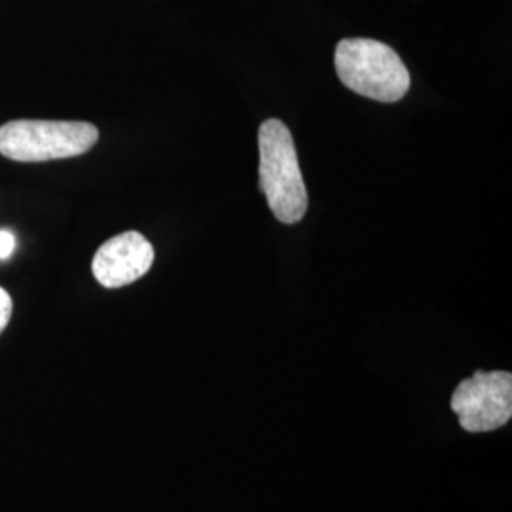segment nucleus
Masks as SVG:
<instances>
[{
    "mask_svg": "<svg viewBox=\"0 0 512 512\" xmlns=\"http://www.w3.org/2000/svg\"><path fill=\"white\" fill-rule=\"evenodd\" d=\"M258 150L260 188L275 219L296 224L308 211V190L291 131L281 120H266L258 129Z\"/></svg>",
    "mask_w": 512,
    "mask_h": 512,
    "instance_id": "f257e3e1",
    "label": "nucleus"
},
{
    "mask_svg": "<svg viewBox=\"0 0 512 512\" xmlns=\"http://www.w3.org/2000/svg\"><path fill=\"white\" fill-rule=\"evenodd\" d=\"M334 65L342 84L380 103H397L410 90V73L399 54L372 38H346L336 46Z\"/></svg>",
    "mask_w": 512,
    "mask_h": 512,
    "instance_id": "f03ea898",
    "label": "nucleus"
},
{
    "mask_svg": "<svg viewBox=\"0 0 512 512\" xmlns=\"http://www.w3.org/2000/svg\"><path fill=\"white\" fill-rule=\"evenodd\" d=\"M99 141L88 122L12 120L0 126V154L21 164H38L82 156Z\"/></svg>",
    "mask_w": 512,
    "mask_h": 512,
    "instance_id": "7ed1b4c3",
    "label": "nucleus"
},
{
    "mask_svg": "<svg viewBox=\"0 0 512 512\" xmlns=\"http://www.w3.org/2000/svg\"><path fill=\"white\" fill-rule=\"evenodd\" d=\"M452 410L469 433H490L512 418V376L509 372H475L452 395Z\"/></svg>",
    "mask_w": 512,
    "mask_h": 512,
    "instance_id": "20e7f679",
    "label": "nucleus"
},
{
    "mask_svg": "<svg viewBox=\"0 0 512 512\" xmlns=\"http://www.w3.org/2000/svg\"><path fill=\"white\" fill-rule=\"evenodd\" d=\"M154 264V247L139 232H124L105 241L93 256L92 272L99 285L120 289L141 279Z\"/></svg>",
    "mask_w": 512,
    "mask_h": 512,
    "instance_id": "39448f33",
    "label": "nucleus"
},
{
    "mask_svg": "<svg viewBox=\"0 0 512 512\" xmlns=\"http://www.w3.org/2000/svg\"><path fill=\"white\" fill-rule=\"evenodd\" d=\"M12 310H14V306H12L10 294L0 287V334L8 327L10 317H12Z\"/></svg>",
    "mask_w": 512,
    "mask_h": 512,
    "instance_id": "423d86ee",
    "label": "nucleus"
},
{
    "mask_svg": "<svg viewBox=\"0 0 512 512\" xmlns=\"http://www.w3.org/2000/svg\"><path fill=\"white\" fill-rule=\"evenodd\" d=\"M16 249V236L8 230H0V260L10 258Z\"/></svg>",
    "mask_w": 512,
    "mask_h": 512,
    "instance_id": "0eeeda50",
    "label": "nucleus"
}]
</instances>
